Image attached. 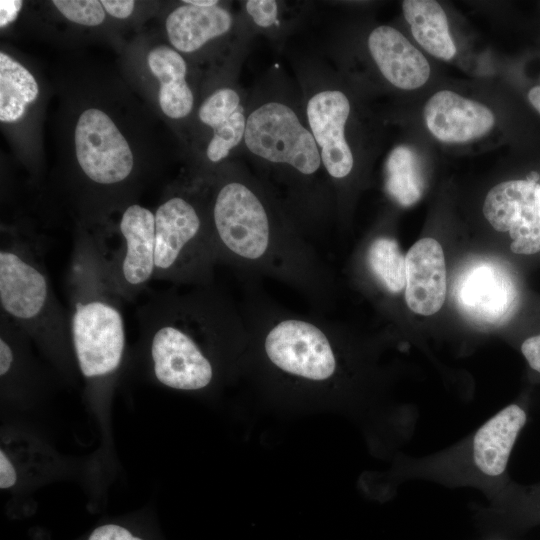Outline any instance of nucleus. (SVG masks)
I'll return each mask as SVG.
<instances>
[{
	"label": "nucleus",
	"instance_id": "obj_1",
	"mask_svg": "<svg viewBox=\"0 0 540 540\" xmlns=\"http://www.w3.org/2000/svg\"><path fill=\"white\" fill-rule=\"evenodd\" d=\"M72 348L81 373L101 378L120 366L126 343L121 310L95 236L84 228L77 233L67 276Z\"/></svg>",
	"mask_w": 540,
	"mask_h": 540
},
{
	"label": "nucleus",
	"instance_id": "obj_2",
	"mask_svg": "<svg viewBox=\"0 0 540 540\" xmlns=\"http://www.w3.org/2000/svg\"><path fill=\"white\" fill-rule=\"evenodd\" d=\"M37 245L25 233L2 227L1 313L47 352L61 356L72 347L69 317L54 294Z\"/></svg>",
	"mask_w": 540,
	"mask_h": 540
},
{
	"label": "nucleus",
	"instance_id": "obj_3",
	"mask_svg": "<svg viewBox=\"0 0 540 540\" xmlns=\"http://www.w3.org/2000/svg\"><path fill=\"white\" fill-rule=\"evenodd\" d=\"M72 146L82 198L90 202L81 227L104 225L107 213L129 205L127 193L138 172L135 149L116 117L100 105L79 112Z\"/></svg>",
	"mask_w": 540,
	"mask_h": 540
},
{
	"label": "nucleus",
	"instance_id": "obj_4",
	"mask_svg": "<svg viewBox=\"0 0 540 540\" xmlns=\"http://www.w3.org/2000/svg\"><path fill=\"white\" fill-rule=\"evenodd\" d=\"M217 259L286 276L300 254L274 227L265 203L246 183L218 184L208 206ZM298 262V261H297Z\"/></svg>",
	"mask_w": 540,
	"mask_h": 540
},
{
	"label": "nucleus",
	"instance_id": "obj_5",
	"mask_svg": "<svg viewBox=\"0 0 540 540\" xmlns=\"http://www.w3.org/2000/svg\"><path fill=\"white\" fill-rule=\"evenodd\" d=\"M154 279L206 286L217 255L208 207L192 193L173 190L155 212Z\"/></svg>",
	"mask_w": 540,
	"mask_h": 540
},
{
	"label": "nucleus",
	"instance_id": "obj_6",
	"mask_svg": "<svg viewBox=\"0 0 540 540\" xmlns=\"http://www.w3.org/2000/svg\"><path fill=\"white\" fill-rule=\"evenodd\" d=\"M244 141L252 154L289 165L302 175H313L322 164L311 131L292 108L281 102L263 103L249 114Z\"/></svg>",
	"mask_w": 540,
	"mask_h": 540
},
{
	"label": "nucleus",
	"instance_id": "obj_7",
	"mask_svg": "<svg viewBox=\"0 0 540 540\" xmlns=\"http://www.w3.org/2000/svg\"><path fill=\"white\" fill-rule=\"evenodd\" d=\"M116 249L102 251L109 279L123 300H132L154 278L155 215L150 209L130 203L122 209L117 226Z\"/></svg>",
	"mask_w": 540,
	"mask_h": 540
},
{
	"label": "nucleus",
	"instance_id": "obj_8",
	"mask_svg": "<svg viewBox=\"0 0 540 540\" xmlns=\"http://www.w3.org/2000/svg\"><path fill=\"white\" fill-rule=\"evenodd\" d=\"M269 327L264 350L277 368L311 381H325L335 373L336 358L323 325L287 317Z\"/></svg>",
	"mask_w": 540,
	"mask_h": 540
},
{
	"label": "nucleus",
	"instance_id": "obj_9",
	"mask_svg": "<svg viewBox=\"0 0 540 540\" xmlns=\"http://www.w3.org/2000/svg\"><path fill=\"white\" fill-rule=\"evenodd\" d=\"M483 214L499 232L512 238L516 254L540 251V185L530 179L497 184L486 195Z\"/></svg>",
	"mask_w": 540,
	"mask_h": 540
},
{
	"label": "nucleus",
	"instance_id": "obj_10",
	"mask_svg": "<svg viewBox=\"0 0 540 540\" xmlns=\"http://www.w3.org/2000/svg\"><path fill=\"white\" fill-rule=\"evenodd\" d=\"M144 80L156 109L170 120L188 117L195 105V94L188 80L189 66L181 53L168 42L155 43L142 57Z\"/></svg>",
	"mask_w": 540,
	"mask_h": 540
},
{
	"label": "nucleus",
	"instance_id": "obj_11",
	"mask_svg": "<svg viewBox=\"0 0 540 540\" xmlns=\"http://www.w3.org/2000/svg\"><path fill=\"white\" fill-rule=\"evenodd\" d=\"M349 114L350 102L339 90L315 93L306 106L308 124L322 164L334 179L348 176L354 165L353 154L345 137Z\"/></svg>",
	"mask_w": 540,
	"mask_h": 540
},
{
	"label": "nucleus",
	"instance_id": "obj_12",
	"mask_svg": "<svg viewBox=\"0 0 540 540\" xmlns=\"http://www.w3.org/2000/svg\"><path fill=\"white\" fill-rule=\"evenodd\" d=\"M431 134L444 143H466L486 135L495 117L485 105L450 91L436 92L423 110Z\"/></svg>",
	"mask_w": 540,
	"mask_h": 540
},
{
	"label": "nucleus",
	"instance_id": "obj_13",
	"mask_svg": "<svg viewBox=\"0 0 540 540\" xmlns=\"http://www.w3.org/2000/svg\"><path fill=\"white\" fill-rule=\"evenodd\" d=\"M405 300L413 312L429 316L444 304L447 291L445 257L438 241L427 237L414 243L405 255Z\"/></svg>",
	"mask_w": 540,
	"mask_h": 540
},
{
	"label": "nucleus",
	"instance_id": "obj_14",
	"mask_svg": "<svg viewBox=\"0 0 540 540\" xmlns=\"http://www.w3.org/2000/svg\"><path fill=\"white\" fill-rule=\"evenodd\" d=\"M368 49L381 74L397 88L417 89L430 76L423 54L391 26L374 28L368 37Z\"/></svg>",
	"mask_w": 540,
	"mask_h": 540
},
{
	"label": "nucleus",
	"instance_id": "obj_15",
	"mask_svg": "<svg viewBox=\"0 0 540 540\" xmlns=\"http://www.w3.org/2000/svg\"><path fill=\"white\" fill-rule=\"evenodd\" d=\"M232 25L231 13L220 3L198 7L181 1L166 16L164 30L168 43L184 55L201 51L229 33Z\"/></svg>",
	"mask_w": 540,
	"mask_h": 540
},
{
	"label": "nucleus",
	"instance_id": "obj_16",
	"mask_svg": "<svg viewBox=\"0 0 540 540\" xmlns=\"http://www.w3.org/2000/svg\"><path fill=\"white\" fill-rule=\"evenodd\" d=\"M199 121L212 130L205 155L209 162L219 163L244 140L247 117L238 92L222 87L200 104Z\"/></svg>",
	"mask_w": 540,
	"mask_h": 540
},
{
	"label": "nucleus",
	"instance_id": "obj_17",
	"mask_svg": "<svg viewBox=\"0 0 540 540\" xmlns=\"http://www.w3.org/2000/svg\"><path fill=\"white\" fill-rule=\"evenodd\" d=\"M526 419L525 411L512 404L493 416L476 432L473 459L484 474L498 476L505 471L515 440Z\"/></svg>",
	"mask_w": 540,
	"mask_h": 540
},
{
	"label": "nucleus",
	"instance_id": "obj_18",
	"mask_svg": "<svg viewBox=\"0 0 540 540\" xmlns=\"http://www.w3.org/2000/svg\"><path fill=\"white\" fill-rule=\"evenodd\" d=\"M40 84L32 71L5 50L0 52V121L22 123L40 98Z\"/></svg>",
	"mask_w": 540,
	"mask_h": 540
},
{
	"label": "nucleus",
	"instance_id": "obj_19",
	"mask_svg": "<svg viewBox=\"0 0 540 540\" xmlns=\"http://www.w3.org/2000/svg\"><path fill=\"white\" fill-rule=\"evenodd\" d=\"M402 9L413 37L429 54L442 60L456 54L447 16L437 1L405 0Z\"/></svg>",
	"mask_w": 540,
	"mask_h": 540
},
{
	"label": "nucleus",
	"instance_id": "obj_20",
	"mask_svg": "<svg viewBox=\"0 0 540 540\" xmlns=\"http://www.w3.org/2000/svg\"><path fill=\"white\" fill-rule=\"evenodd\" d=\"M511 287L495 269L482 266L474 268L460 290V302L469 312L484 319L502 316L511 303Z\"/></svg>",
	"mask_w": 540,
	"mask_h": 540
},
{
	"label": "nucleus",
	"instance_id": "obj_21",
	"mask_svg": "<svg viewBox=\"0 0 540 540\" xmlns=\"http://www.w3.org/2000/svg\"><path fill=\"white\" fill-rule=\"evenodd\" d=\"M385 188L399 205L409 207L421 198L424 180L415 152L407 146L391 151L385 165Z\"/></svg>",
	"mask_w": 540,
	"mask_h": 540
},
{
	"label": "nucleus",
	"instance_id": "obj_22",
	"mask_svg": "<svg viewBox=\"0 0 540 540\" xmlns=\"http://www.w3.org/2000/svg\"><path fill=\"white\" fill-rule=\"evenodd\" d=\"M367 264L375 278L390 293L397 294L405 288L406 260L394 239H375L367 251Z\"/></svg>",
	"mask_w": 540,
	"mask_h": 540
},
{
	"label": "nucleus",
	"instance_id": "obj_23",
	"mask_svg": "<svg viewBox=\"0 0 540 540\" xmlns=\"http://www.w3.org/2000/svg\"><path fill=\"white\" fill-rule=\"evenodd\" d=\"M52 6L68 22L83 27H98L106 20L101 0H53Z\"/></svg>",
	"mask_w": 540,
	"mask_h": 540
},
{
	"label": "nucleus",
	"instance_id": "obj_24",
	"mask_svg": "<svg viewBox=\"0 0 540 540\" xmlns=\"http://www.w3.org/2000/svg\"><path fill=\"white\" fill-rule=\"evenodd\" d=\"M245 8L259 27L269 28L277 22L278 3L275 0H248Z\"/></svg>",
	"mask_w": 540,
	"mask_h": 540
},
{
	"label": "nucleus",
	"instance_id": "obj_25",
	"mask_svg": "<svg viewBox=\"0 0 540 540\" xmlns=\"http://www.w3.org/2000/svg\"><path fill=\"white\" fill-rule=\"evenodd\" d=\"M88 540H142L139 537L134 536L126 528L115 525L106 524L97 527L93 530Z\"/></svg>",
	"mask_w": 540,
	"mask_h": 540
},
{
	"label": "nucleus",
	"instance_id": "obj_26",
	"mask_svg": "<svg viewBox=\"0 0 540 540\" xmlns=\"http://www.w3.org/2000/svg\"><path fill=\"white\" fill-rule=\"evenodd\" d=\"M101 3L107 15L117 20H126L134 13L137 2L132 0H101Z\"/></svg>",
	"mask_w": 540,
	"mask_h": 540
},
{
	"label": "nucleus",
	"instance_id": "obj_27",
	"mask_svg": "<svg viewBox=\"0 0 540 540\" xmlns=\"http://www.w3.org/2000/svg\"><path fill=\"white\" fill-rule=\"evenodd\" d=\"M521 351L530 367L540 373V335L527 338L521 345Z\"/></svg>",
	"mask_w": 540,
	"mask_h": 540
},
{
	"label": "nucleus",
	"instance_id": "obj_28",
	"mask_svg": "<svg viewBox=\"0 0 540 540\" xmlns=\"http://www.w3.org/2000/svg\"><path fill=\"white\" fill-rule=\"evenodd\" d=\"M23 6V1L18 0H1L0 1V27L7 28L14 22Z\"/></svg>",
	"mask_w": 540,
	"mask_h": 540
},
{
	"label": "nucleus",
	"instance_id": "obj_29",
	"mask_svg": "<svg viewBox=\"0 0 540 540\" xmlns=\"http://www.w3.org/2000/svg\"><path fill=\"white\" fill-rule=\"evenodd\" d=\"M16 471L3 450L0 451V488L7 489L15 485Z\"/></svg>",
	"mask_w": 540,
	"mask_h": 540
},
{
	"label": "nucleus",
	"instance_id": "obj_30",
	"mask_svg": "<svg viewBox=\"0 0 540 540\" xmlns=\"http://www.w3.org/2000/svg\"><path fill=\"white\" fill-rule=\"evenodd\" d=\"M528 99L531 105L536 109L540 114V85L530 89L528 93Z\"/></svg>",
	"mask_w": 540,
	"mask_h": 540
},
{
	"label": "nucleus",
	"instance_id": "obj_31",
	"mask_svg": "<svg viewBox=\"0 0 540 540\" xmlns=\"http://www.w3.org/2000/svg\"><path fill=\"white\" fill-rule=\"evenodd\" d=\"M184 2L198 7H211L220 3L218 0H184Z\"/></svg>",
	"mask_w": 540,
	"mask_h": 540
}]
</instances>
